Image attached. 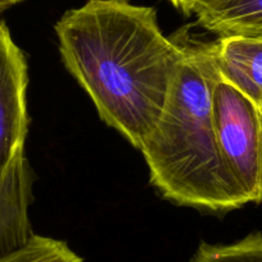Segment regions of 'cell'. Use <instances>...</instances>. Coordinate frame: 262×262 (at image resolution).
<instances>
[{
  "instance_id": "obj_11",
  "label": "cell",
  "mask_w": 262,
  "mask_h": 262,
  "mask_svg": "<svg viewBox=\"0 0 262 262\" xmlns=\"http://www.w3.org/2000/svg\"><path fill=\"white\" fill-rule=\"evenodd\" d=\"M257 115H258V151H260V183H261V200H262V109L257 107Z\"/></svg>"
},
{
  "instance_id": "obj_2",
  "label": "cell",
  "mask_w": 262,
  "mask_h": 262,
  "mask_svg": "<svg viewBox=\"0 0 262 262\" xmlns=\"http://www.w3.org/2000/svg\"><path fill=\"white\" fill-rule=\"evenodd\" d=\"M183 59L168 104L141 146L150 182L161 196L179 206L224 212L248 204L228 171L215 135L211 87L217 67L215 41L193 40L177 32Z\"/></svg>"
},
{
  "instance_id": "obj_7",
  "label": "cell",
  "mask_w": 262,
  "mask_h": 262,
  "mask_svg": "<svg viewBox=\"0 0 262 262\" xmlns=\"http://www.w3.org/2000/svg\"><path fill=\"white\" fill-rule=\"evenodd\" d=\"M194 15L202 28L219 38H262V0H209Z\"/></svg>"
},
{
  "instance_id": "obj_5",
  "label": "cell",
  "mask_w": 262,
  "mask_h": 262,
  "mask_svg": "<svg viewBox=\"0 0 262 262\" xmlns=\"http://www.w3.org/2000/svg\"><path fill=\"white\" fill-rule=\"evenodd\" d=\"M35 179L25 154L0 171V257L25 246L33 235L28 210Z\"/></svg>"
},
{
  "instance_id": "obj_9",
  "label": "cell",
  "mask_w": 262,
  "mask_h": 262,
  "mask_svg": "<svg viewBox=\"0 0 262 262\" xmlns=\"http://www.w3.org/2000/svg\"><path fill=\"white\" fill-rule=\"evenodd\" d=\"M191 262H262V234L252 233L232 245L201 242Z\"/></svg>"
},
{
  "instance_id": "obj_1",
  "label": "cell",
  "mask_w": 262,
  "mask_h": 262,
  "mask_svg": "<svg viewBox=\"0 0 262 262\" xmlns=\"http://www.w3.org/2000/svg\"><path fill=\"white\" fill-rule=\"evenodd\" d=\"M61 59L102 122L140 150L168 104L183 59L177 33L161 32L155 8L87 0L55 25Z\"/></svg>"
},
{
  "instance_id": "obj_10",
  "label": "cell",
  "mask_w": 262,
  "mask_h": 262,
  "mask_svg": "<svg viewBox=\"0 0 262 262\" xmlns=\"http://www.w3.org/2000/svg\"><path fill=\"white\" fill-rule=\"evenodd\" d=\"M174 8L181 10L184 15H192L209 0H169Z\"/></svg>"
},
{
  "instance_id": "obj_12",
  "label": "cell",
  "mask_w": 262,
  "mask_h": 262,
  "mask_svg": "<svg viewBox=\"0 0 262 262\" xmlns=\"http://www.w3.org/2000/svg\"><path fill=\"white\" fill-rule=\"evenodd\" d=\"M20 2H22V0H0V13L9 9V8L14 7V5L19 4Z\"/></svg>"
},
{
  "instance_id": "obj_8",
  "label": "cell",
  "mask_w": 262,
  "mask_h": 262,
  "mask_svg": "<svg viewBox=\"0 0 262 262\" xmlns=\"http://www.w3.org/2000/svg\"><path fill=\"white\" fill-rule=\"evenodd\" d=\"M0 262H83L64 241L33 234L18 250L0 257Z\"/></svg>"
},
{
  "instance_id": "obj_6",
  "label": "cell",
  "mask_w": 262,
  "mask_h": 262,
  "mask_svg": "<svg viewBox=\"0 0 262 262\" xmlns=\"http://www.w3.org/2000/svg\"><path fill=\"white\" fill-rule=\"evenodd\" d=\"M214 51L223 78L262 109V38L220 37Z\"/></svg>"
},
{
  "instance_id": "obj_4",
  "label": "cell",
  "mask_w": 262,
  "mask_h": 262,
  "mask_svg": "<svg viewBox=\"0 0 262 262\" xmlns=\"http://www.w3.org/2000/svg\"><path fill=\"white\" fill-rule=\"evenodd\" d=\"M28 67L25 54L0 20V171L25 154L30 117L27 112Z\"/></svg>"
},
{
  "instance_id": "obj_3",
  "label": "cell",
  "mask_w": 262,
  "mask_h": 262,
  "mask_svg": "<svg viewBox=\"0 0 262 262\" xmlns=\"http://www.w3.org/2000/svg\"><path fill=\"white\" fill-rule=\"evenodd\" d=\"M211 109L217 146L228 171L246 200L260 204L257 106L217 69L211 87Z\"/></svg>"
}]
</instances>
